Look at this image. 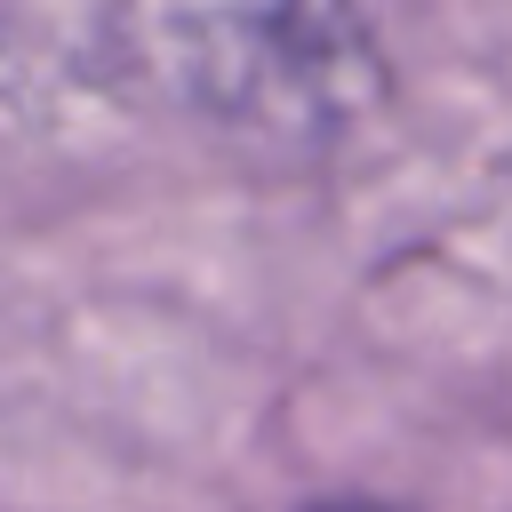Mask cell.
<instances>
[{"instance_id": "1", "label": "cell", "mask_w": 512, "mask_h": 512, "mask_svg": "<svg viewBox=\"0 0 512 512\" xmlns=\"http://www.w3.org/2000/svg\"><path fill=\"white\" fill-rule=\"evenodd\" d=\"M312 512H392V504H312Z\"/></svg>"}]
</instances>
